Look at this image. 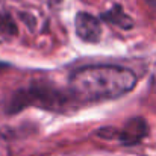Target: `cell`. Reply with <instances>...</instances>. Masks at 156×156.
<instances>
[{"instance_id": "7", "label": "cell", "mask_w": 156, "mask_h": 156, "mask_svg": "<svg viewBox=\"0 0 156 156\" xmlns=\"http://www.w3.org/2000/svg\"><path fill=\"white\" fill-rule=\"evenodd\" d=\"M5 67H6V64H3V62H0V73H2V70H5Z\"/></svg>"}, {"instance_id": "2", "label": "cell", "mask_w": 156, "mask_h": 156, "mask_svg": "<svg viewBox=\"0 0 156 156\" xmlns=\"http://www.w3.org/2000/svg\"><path fill=\"white\" fill-rule=\"evenodd\" d=\"M73 100L70 91L64 93L55 90L53 87L44 85H34L23 90H18L12 94L11 100L8 102V112H18L26 106H40L44 109L61 111L67 103Z\"/></svg>"}, {"instance_id": "4", "label": "cell", "mask_w": 156, "mask_h": 156, "mask_svg": "<svg viewBox=\"0 0 156 156\" xmlns=\"http://www.w3.org/2000/svg\"><path fill=\"white\" fill-rule=\"evenodd\" d=\"M147 129L149 127H147L146 120L141 117H135V118H130L118 133H112V135H117L118 140L124 146H133V144H138L147 135Z\"/></svg>"}, {"instance_id": "1", "label": "cell", "mask_w": 156, "mask_h": 156, "mask_svg": "<svg viewBox=\"0 0 156 156\" xmlns=\"http://www.w3.org/2000/svg\"><path fill=\"white\" fill-rule=\"evenodd\" d=\"M136 85L132 70L118 65H87L74 70L68 79V91L74 102L94 103L118 99Z\"/></svg>"}, {"instance_id": "6", "label": "cell", "mask_w": 156, "mask_h": 156, "mask_svg": "<svg viewBox=\"0 0 156 156\" xmlns=\"http://www.w3.org/2000/svg\"><path fill=\"white\" fill-rule=\"evenodd\" d=\"M17 32L18 29L14 18L8 12H0V44L12 41Z\"/></svg>"}, {"instance_id": "5", "label": "cell", "mask_w": 156, "mask_h": 156, "mask_svg": "<svg viewBox=\"0 0 156 156\" xmlns=\"http://www.w3.org/2000/svg\"><path fill=\"white\" fill-rule=\"evenodd\" d=\"M100 20H105L108 23H112L118 27H123V29H130L133 26V21L132 18L123 11V8L120 5H115L114 8H111L109 11L103 12L100 15Z\"/></svg>"}, {"instance_id": "3", "label": "cell", "mask_w": 156, "mask_h": 156, "mask_svg": "<svg viewBox=\"0 0 156 156\" xmlns=\"http://www.w3.org/2000/svg\"><path fill=\"white\" fill-rule=\"evenodd\" d=\"M74 29L76 35L85 43L96 44L100 40L102 34L100 20L90 12H77L74 18Z\"/></svg>"}]
</instances>
